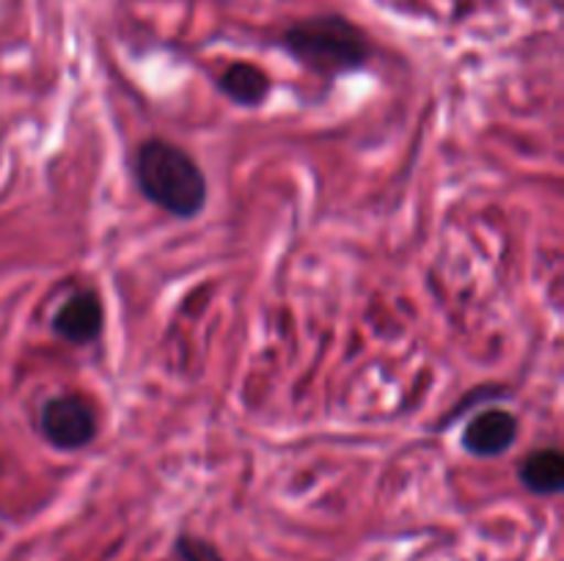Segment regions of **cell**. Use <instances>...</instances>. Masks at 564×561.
I'll return each instance as SVG.
<instances>
[{"label":"cell","instance_id":"6da1fadb","mask_svg":"<svg viewBox=\"0 0 564 561\" xmlns=\"http://www.w3.org/2000/svg\"><path fill=\"white\" fill-rule=\"evenodd\" d=\"M135 182L147 201L174 218H196L207 204V176L176 143L149 138L135 154Z\"/></svg>","mask_w":564,"mask_h":561},{"label":"cell","instance_id":"7a4b0ae2","mask_svg":"<svg viewBox=\"0 0 564 561\" xmlns=\"http://www.w3.org/2000/svg\"><path fill=\"white\" fill-rule=\"evenodd\" d=\"M281 47L297 64L325 77L364 69L372 55L367 33L339 14L308 16V20L295 22L281 36Z\"/></svg>","mask_w":564,"mask_h":561},{"label":"cell","instance_id":"3957f363","mask_svg":"<svg viewBox=\"0 0 564 561\" xmlns=\"http://www.w3.org/2000/svg\"><path fill=\"white\" fill-rule=\"evenodd\" d=\"M39 427H42V435L55 449L77 451L97 438L99 421L88 399L77 394H64L44 402Z\"/></svg>","mask_w":564,"mask_h":561},{"label":"cell","instance_id":"277c9868","mask_svg":"<svg viewBox=\"0 0 564 561\" xmlns=\"http://www.w3.org/2000/svg\"><path fill=\"white\" fill-rule=\"evenodd\" d=\"M518 418L505 407H482L463 429V449L474 457H501L516 446Z\"/></svg>","mask_w":564,"mask_h":561},{"label":"cell","instance_id":"5b68a950","mask_svg":"<svg viewBox=\"0 0 564 561\" xmlns=\"http://www.w3.org/2000/svg\"><path fill=\"white\" fill-rule=\"evenodd\" d=\"M102 319L105 314L97 292L83 289L75 292V295L55 311L53 330L61 339L69 341V344L86 346L99 339V333H102Z\"/></svg>","mask_w":564,"mask_h":561},{"label":"cell","instance_id":"8992f818","mask_svg":"<svg viewBox=\"0 0 564 561\" xmlns=\"http://www.w3.org/2000/svg\"><path fill=\"white\" fill-rule=\"evenodd\" d=\"M518 479L534 495H560L564 490V454L560 449H538L521 462Z\"/></svg>","mask_w":564,"mask_h":561},{"label":"cell","instance_id":"52a82bcc","mask_svg":"<svg viewBox=\"0 0 564 561\" xmlns=\"http://www.w3.org/2000/svg\"><path fill=\"white\" fill-rule=\"evenodd\" d=\"M218 88L224 97H229L235 105L242 108H257L268 99L270 94V77L264 75L259 66L237 61V64L226 66L224 75L218 77Z\"/></svg>","mask_w":564,"mask_h":561},{"label":"cell","instance_id":"ba28073f","mask_svg":"<svg viewBox=\"0 0 564 561\" xmlns=\"http://www.w3.org/2000/svg\"><path fill=\"white\" fill-rule=\"evenodd\" d=\"M176 553L182 561H224L215 544H209L202 537H191V534L176 539Z\"/></svg>","mask_w":564,"mask_h":561}]
</instances>
